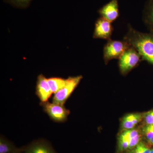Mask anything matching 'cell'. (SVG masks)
I'll return each instance as SVG.
<instances>
[{
	"instance_id": "obj_17",
	"label": "cell",
	"mask_w": 153,
	"mask_h": 153,
	"mask_svg": "<svg viewBox=\"0 0 153 153\" xmlns=\"http://www.w3.org/2000/svg\"><path fill=\"white\" fill-rule=\"evenodd\" d=\"M143 121L144 125H153V109L144 113Z\"/></svg>"
},
{
	"instance_id": "obj_8",
	"label": "cell",
	"mask_w": 153,
	"mask_h": 153,
	"mask_svg": "<svg viewBox=\"0 0 153 153\" xmlns=\"http://www.w3.org/2000/svg\"><path fill=\"white\" fill-rule=\"evenodd\" d=\"M111 22L100 17L95 22L93 38L107 41L111 39L113 27Z\"/></svg>"
},
{
	"instance_id": "obj_2",
	"label": "cell",
	"mask_w": 153,
	"mask_h": 153,
	"mask_svg": "<svg viewBox=\"0 0 153 153\" xmlns=\"http://www.w3.org/2000/svg\"><path fill=\"white\" fill-rule=\"evenodd\" d=\"M142 140L140 128L121 131L118 137V149L119 152H126L133 149Z\"/></svg>"
},
{
	"instance_id": "obj_20",
	"label": "cell",
	"mask_w": 153,
	"mask_h": 153,
	"mask_svg": "<svg viewBox=\"0 0 153 153\" xmlns=\"http://www.w3.org/2000/svg\"><path fill=\"white\" fill-rule=\"evenodd\" d=\"M150 153H153V148H152V149H151Z\"/></svg>"
},
{
	"instance_id": "obj_19",
	"label": "cell",
	"mask_w": 153,
	"mask_h": 153,
	"mask_svg": "<svg viewBox=\"0 0 153 153\" xmlns=\"http://www.w3.org/2000/svg\"><path fill=\"white\" fill-rule=\"evenodd\" d=\"M24 153V152H22V150H21V149L20 148V149H19V150L18 151L17 153Z\"/></svg>"
},
{
	"instance_id": "obj_12",
	"label": "cell",
	"mask_w": 153,
	"mask_h": 153,
	"mask_svg": "<svg viewBox=\"0 0 153 153\" xmlns=\"http://www.w3.org/2000/svg\"><path fill=\"white\" fill-rule=\"evenodd\" d=\"M145 23L153 34V0H149L145 7L143 13Z\"/></svg>"
},
{
	"instance_id": "obj_5",
	"label": "cell",
	"mask_w": 153,
	"mask_h": 153,
	"mask_svg": "<svg viewBox=\"0 0 153 153\" xmlns=\"http://www.w3.org/2000/svg\"><path fill=\"white\" fill-rule=\"evenodd\" d=\"M82 78L81 75L68 77L66 79V83L65 86L54 94L52 102L64 105Z\"/></svg>"
},
{
	"instance_id": "obj_4",
	"label": "cell",
	"mask_w": 153,
	"mask_h": 153,
	"mask_svg": "<svg viewBox=\"0 0 153 153\" xmlns=\"http://www.w3.org/2000/svg\"><path fill=\"white\" fill-rule=\"evenodd\" d=\"M130 47V45L124 40H108L103 48V59L105 64H107L113 59H119L120 57Z\"/></svg>"
},
{
	"instance_id": "obj_11",
	"label": "cell",
	"mask_w": 153,
	"mask_h": 153,
	"mask_svg": "<svg viewBox=\"0 0 153 153\" xmlns=\"http://www.w3.org/2000/svg\"><path fill=\"white\" fill-rule=\"evenodd\" d=\"M143 114L144 113H133L125 115L121 120V131L135 128L143 121Z\"/></svg>"
},
{
	"instance_id": "obj_18",
	"label": "cell",
	"mask_w": 153,
	"mask_h": 153,
	"mask_svg": "<svg viewBox=\"0 0 153 153\" xmlns=\"http://www.w3.org/2000/svg\"><path fill=\"white\" fill-rule=\"evenodd\" d=\"M11 1L18 5L25 6L28 4L31 0H11Z\"/></svg>"
},
{
	"instance_id": "obj_10",
	"label": "cell",
	"mask_w": 153,
	"mask_h": 153,
	"mask_svg": "<svg viewBox=\"0 0 153 153\" xmlns=\"http://www.w3.org/2000/svg\"><path fill=\"white\" fill-rule=\"evenodd\" d=\"M36 94L41 102L48 101L52 93L48 82V78L43 74L38 75L36 87Z\"/></svg>"
},
{
	"instance_id": "obj_6",
	"label": "cell",
	"mask_w": 153,
	"mask_h": 153,
	"mask_svg": "<svg viewBox=\"0 0 153 153\" xmlns=\"http://www.w3.org/2000/svg\"><path fill=\"white\" fill-rule=\"evenodd\" d=\"M44 111L49 116V117L54 122L61 123L66 122L70 111L64 105L56 104L48 101L41 102Z\"/></svg>"
},
{
	"instance_id": "obj_14",
	"label": "cell",
	"mask_w": 153,
	"mask_h": 153,
	"mask_svg": "<svg viewBox=\"0 0 153 153\" xmlns=\"http://www.w3.org/2000/svg\"><path fill=\"white\" fill-rule=\"evenodd\" d=\"M48 82L52 94H55L65 86L66 79L61 77H50L48 78Z\"/></svg>"
},
{
	"instance_id": "obj_1",
	"label": "cell",
	"mask_w": 153,
	"mask_h": 153,
	"mask_svg": "<svg viewBox=\"0 0 153 153\" xmlns=\"http://www.w3.org/2000/svg\"><path fill=\"white\" fill-rule=\"evenodd\" d=\"M123 40L136 49L143 60L153 65V34L141 33L129 26Z\"/></svg>"
},
{
	"instance_id": "obj_16",
	"label": "cell",
	"mask_w": 153,
	"mask_h": 153,
	"mask_svg": "<svg viewBox=\"0 0 153 153\" xmlns=\"http://www.w3.org/2000/svg\"><path fill=\"white\" fill-rule=\"evenodd\" d=\"M152 149L144 141H141L133 149L126 153H150Z\"/></svg>"
},
{
	"instance_id": "obj_3",
	"label": "cell",
	"mask_w": 153,
	"mask_h": 153,
	"mask_svg": "<svg viewBox=\"0 0 153 153\" xmlns=\"http://www.w3.org/2000/svg\"><path fill=\"white\" fill-rule=\"evenodd\" d=\"M142 60V58L139 53L130 45L119 59L118 66L121 74L123 75L128 74L138 66Z\"/></svg>"
},
{
	"instance_id": "obj_9",
	"label": "cell",
	"mask_w": 153,
	"mask_h": 153,
	"mask_svg": "<svg viewBox=\"0 0 153 153\" xmlns=\"http://www.w3.org/2000/svg\"><path fill=\"white\" fill-rule=\"evenodd\" d=\"M100 17L110 22H114L119 16L118 0H111L99 10Z\"/></svg>"
},
{
	"instance_id": "obj_7",
	"label": "cell",
	"mask_w": 153,
	"mask_h": 153,
	"mask_svg": "<svg viewBox=\"0 0 153 153\" xmlns=\"http://www.w3.org/2000/svg\"><path fill=\"white\" fill-rule=\"evenodd\" d=\"M20 149L24 153H57L51 143L44 139L34 140Z\"/></svg>"
},
{
	"instance_id": "obj_15",
	"label": "cell",
	"mask_w": 153,
	"mask_h": 153,
	"mask_svg": "<svg viewBox=\"0 0 153 153\" xmlns=\"http://www.w3.org/2000/svg\"><path fill=\"white\" fill-rule=\"evenodd\" d=\"M141 128L143 140L149 146H153V125H144Z\"/></svg>"
},
{
	"instance_id": "obj_13",
	"label": "cell",
	"mask_w": 153,
	"mask_h": 153,
	"mask_svg": "<svg viewBox=\"0 0 153 153\" xmlns=\"http://www.w3.org/2000/svg\"><path fill=\"white\" fill-rule=\"evenodd\" d=\"M20 149L14 143L1 135L0 137V153H16Z\"/></svg>"
}]
</instances>
